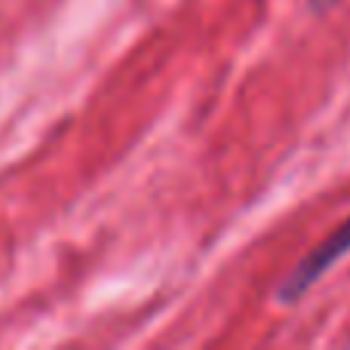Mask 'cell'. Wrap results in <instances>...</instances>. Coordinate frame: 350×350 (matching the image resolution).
Masks as SVG:
<instances>
[{
  "label": "cell",
  "mask_w": 350,
  "mask_h": 350,
  "mask_svg": "<svg viewBox=\"0 0 350 350\" xmlns=\"http://www.w3.org/2000/svg\"><path fill=\"white\" fill-rule=\"evenodd\" d=\"M347 252H350V218L335 230V234H329L314 252H308V258L280 283L277 298L283 304H295L298 298H301L308 289H314L317 280H320L332 265H338Z\"/></svg>",
  "instance_id": "1"
},
{
  "label": "cell",
  "mask_w": 350,
  "mask_h": 350,
  "mask_svg": "<svg viewBox=\"0 0 350 350\" xmlns=\"http://www.w3.org/2000/svg\"><path fill=\"white\" fill-rule=\"evenodd\" d=\"M335 0H317V10H326V6H332Z\"/></svg>",
  "instance_id": "2"
}]
</instances>
